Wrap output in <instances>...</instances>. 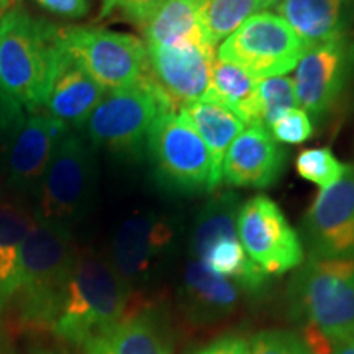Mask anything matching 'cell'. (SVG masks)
Instances as JSON below:
<instances>
[{"label":"cell","instance_id":"cell-34","mask_svg":"<svg viewBox=\"0 0 354 354\" xmlns=\"http://www.w3.org/2000/svg\"><path fill=\"white\" fill-rule=\"evenodd\" d=\"M190 354H250L248 339L238 335H223L214 342L203 344Z\"/></svg>","mask_w":354,"mask_h":354},{"label":"cell","instance_id":"cell-15","mask_svg":"<svg viewBox=\"0 0 354 354\" xmlns=\"http://www.w3.org/2000/svg\"><path fill=\"white\" fill-rule=\"evenodd\" d=\"M146 53L149 76L174 104L176 110L189 102L207 99L215 59L214 46H146Z\"/></svg>","mask_w":354,"mask_h":354},{"label":"cell","instance_id":"cell-26","mask_svg":"<svg viewBox=\"0 0 354 354\" xmlns=\"http://www.w3.org/2000/svg\"><path fill=\"white\" fill-rule=\"evenodd\" d=\"M261 8V0H205L203 26L209 41L216 46Z\"/></svg>","mask_w":354,"mask_h":354},{"label":"cell","instance_id":"cell-6","mask_svg":"<svg viewBox=\"0 0 354 354\" xmlns=\"http://www.w3.org/2000/svg\"><path fill=\"white\" fill-rule=\"evenodd\" d=\"M167 110L177 112L148 73L130 87L107 92L82 127L84 136L94 148L136 159L145 153L153 122Z\"/></svg>","mask_w":354,"mask_h":354},{"label":"cell","instance_id":"cell-19","mask_svg":"<svg viewBox=\"0 0 354 354\" xmlns=\"http://www.w3.org/2000/svg\"><path fill=\"white\" fill-rule=\"evenodd\" d=\"M243 295L245 292L230 279L189 256L180 276L179 300L190 320L212 323L227 318L240 307Z\"/></svg>","mask_w":354,"mask_h":354},{"label":"cell","instance_id":"cell-28","mask_svg":"<svg viewBox=\"0 0 354 354\" xmlns=\"http://www.w3.org/2000/svg\"><path fill=\"white\" fill-rule=\"evenodd\" d=\"M258 105L261 125L269 128L282 115L299 107L292 77L276 76L258 79Z\"/></svg>","mask_w":354,"mask_h":354},{"label":"cell","instance_id":"cell-14","mask_svg":"<svg viewBox=\"0 0 354 354\" xmlns=\"http://www.w3.org/2000/svg\"><path fill=\"white\" fill-rule=\"evenodd\" d=\"M302 243L315 258H354V166L322 189L302 218Z\"/></svg>","mask_w":354,"mask_h":354},{"label":"cell","instance_id":"cell-25","mask_svg":"<svg viewBox=\"0 0 354 354\" xmlns=\"http://www.w3.org/2000/svg\"><path fill=\"white\" fill-rule=\"evenodd\" d=\"M209 102L228 109L246 127L261 125L258 105V79L238 66L216 57L212 63Z\"/></svg>","mask_w":354,"mask_h":354},{"label":"cell","instance_id":"cell-1","mask_svg":"<svg viewBox=\"0 0 354 354\" xmlns=\"http://www.w3.org/2000/svg\"><path fill=\"white\" fill-rule=\"evenodd\" d=\"M289 305L310 349L353 336L354 258H305L290 279Z\"/></svg>","mask_w":354,"mask_h":354},{"label":"cell","instance_id":"cell-10","mask_svg":"<svg viewBox=\"0 0 354 354\" xmlns=\"http://www.w3.org/2000/svg\"><path fill=\"white\" fill-rule=\"evenodd\" d=\"M61 44L107 92L127 88L148 74L143 39L97 26H59Z\"/></svg>","mask_w":354,"mask_h":354},{"label":"cell","instance_id":"cell-29","mask_svg":"<svg viewBox=\"0 0 354 354\" xmlns=\"http://www.w3.org/2000/svg\"><path fill=\"white\" fill-rule=\"evenodd\" d=\"M250 354H312L300 335L287 330H263L248 339Z\"/></svg>","mask_w":354,"mask_h":354},{"label":"cell","instance_id":"cell-5","mask_svg":"<svg viewBox=\"0 0 354 354\" xmlns=\"http://www.w3.org/2000/svg\"><path fill=\"white\" fill-rule=\"evenodd\" d=\"M240 205L233 190L215 192L203 203L190 228L189 256L230 279L246 295H261L268 290L269 276L243 250L236 232Z\"/></svg>","mask_w":354,"mask_h":354},{"label":"cell","instance_id":"cell-23","mask_svg":"<svg viewBox=\"0 0 354 354\" xmlns=\"http://www.w3.org/2000/svg\"><path fill=\"white\" fill-rule=\"evenodd\" d=\"M203 2L166 0L140 28L146 46H214L203 26Z\"/></svg>","mask_w":354,"mask_h":354},{"label":"cell","instance_id":"cell-32","mask_svg":"<svg viewBox=\"0 0 354 354\" xmlns=\"http://www.w3.org/2000/svg\"><path fill=\"white\" fill-rule=\"evenodd\" d=\"M269 131L279 145H300L312 138L315 127H313L312 117L305 110L297 107L289 110L277 122H274Z\"/></svg>","mask_w":354,"mask_h":354},{"label":"cell","instance_id":"cell-7","mask_svg":"<svg viewBox=\"0 0 354 354\" xmlns=\"http://www.w3.org/2000/svg\"><path fill=\"white\" fill-rule=\"evenodd\" d=\"M183 238L179 216L156 210L133 214L118 225L113 234L110 264L133 294L167 271Z\"/></svg>","mask_w":354,"mask_h":354},{"label":"cell","instance_id":"cell-17","mask_svg":"<svg viewBox=\"0 0 354 354\" xmlns=\"http://www.w3.org/2000/svg\"><path fill=\"white\" fill-rule=\"evenodd\" d=\"M71 128L46 113L26 117L7 159V184L19 194L37 192L53 153Z\"/></svg>","mask_w":354,"mask_h":354},{"label":"cell","instance_id":"cell-36","mask_svg":"<svg viewBox=\"0 0 354 354\" xmlns=\"http://www.w3.org/2000/svg\"><path fill=\"white\" fill-rule=\"evenodd\" d=\"M17 2H19V0H0V20H2V17L6 15L12 7L17 6Z\"/></svg>","mask_w":354,"mask_h":354},{"label":"cell","instance_id":"cell-9","mask_svg":"<svg viewBox=\"0 0 354 354\" xmlns=\"http://www.w3.org/2000/svg\"><path fill=\"white\" fill-rule=\"evenodd\" d=\"M94 189V146L79 131L68 130L57 143L39 183L35 216L69 228L88 210Z\"/></svg>","mask_w":354,"mask_h":354},{"label":"cell","instance_id":"cell-33","mask_svg":"<svg viewBox=\"0 0 354 354\" xmlns=\"http://www.w3.org/2000/svg\"><path fill=\"white\" fill-rule=\"evenodd\" d=\"M35 2L61 19H82L91 10L92 0H35Z\"/></svg>","mask_w":354,"mask_h":354},{"label":"cell","instance_id":"cell-13","mask_svg":"<svg viewBox=\"0 0 354 354\" xmlns=\"http://www.w3.org/2000/svg\"><path fill=\"white\" fill-rule=\"evenodd\" d=\"M354 74V43L349 38L315 44L295 66L294 87L299 107L315 120L333 112Z\"/></svg>","mask_w":354,"mask_h":354},{"label":"cell","instance_id":"cell-20","mask_svg":"<svg viewBox=\"0 0 354 354\" xmlns=\"http://www.w3.org/2000/svg\"><path fill=\"white\" fill-rule=\"evenodd\" d=\"M86 354H172V336L162 313L145 305L92 339Z\"/></svg>","mask_w":354,"mask_h":354},{"label":"cell","instance_id":"cell-30","mask_svg":"<svg viewBox=\"0 0 354 354\" xmlns=\"http://www.w3.org/2000/svg\"><path fill=\"white\" fill-rule=\"evenodd\" d=\"M26 120L25 109L0 91V174L6 172L8 153Z\"/></svg>","mask_w":354,"mask_h":354},{"label":"cell","instance_id":"cell-35","mask_svg":"<svg viewBox=\"0 0 354 354\" xmlns=\"http://www.w3.org/2000/svg\"><path fill=\"white\" fill-rule=\"evenodd\" d=\"M312 354H354V335L339 342L322 344L315 349H310Z\"/></svg>","mask_w":354,"mask_h":354},{"label":"cell","instance_id":"cell-3","mask_svg":"<svg viewBox=\"0 0 354 354\" xmlns=\"http://www.w3.org/2000/svg\"><path fill=\"white\" fill-rule=\"evenodd\" d=\"M131 295L110 261L77 251L53 330L64 342L86 348L122 320Z\"/></svg>","mask_w":354,"mask_h":354},{"label":"cell","instance_id":"cell-27","mask_svg":"<svg viewBox=\"0 0 354 354\" xmlns=\"http://www.w3.org/2000/svg\"><path fill=\"white\" fill-rule=\"evenodd\" d=\"M353 165L343 162L342 159L326 146L304 149L295 158V171L310 184L326 189L338 183L351 169Z\"/></svg>","mask_w":354,"mask_h":354},{"label":"cell","instance_id":"cell-24","mask_svg":"<svg viewBox=\"0 0 354 354\" xmlns=\"http://www.w3.org/2000/svg\"><path fill=\"white\" fill-rule=\"evenodd\" d=\"M33 218L19 202L0 196V313L19 287L21 245Z\"/></svg>","mask_w":354,"mask_h":354},{"label":"cell","instance_id":"cell-31","mask_svg":"<svg viewBox=\"0 0 354 354\" xmlns=\"http://www.w3.org/2000/svg\"><path fill=\"white\" fill-rule=\"evenodd\" d=\"M166 0H102L97 20L122 19L138 28Z\"/></svg>","mask_w":354,"mask_h":354},{"label":"cell","instance_id":"cell-21","mask_svg":"<svg viewBox=\"0 0 354 354\" xmlns=\"http://www.w3.org/2000/svg\"><path fill=\"white\" fill-rule=\"evenodd\" d=\"M276 10L310 48L348 38L354 0H281Z\"/></svg>","mask_w":354,"mask_h":354},{"label":"cell","instance_id":"cell-8","mask_svg":"<svg viewBox=\"0 0 354 354\" xmlns=\"http://www.w3.org/2000/svg\"><path fill=\"white\" fill-rule=\"evenodd\" d=\"M145 153L165 192L179 197L214 194L209 149L174 110L162 112L153 122Z\"/></svg>","mask_w":354,"mask_h":354},{"label":"cell","instance_id":"cell-18","mask_svg":"<svg viewBox=\"0 0 354 354\" xmlns=\"http://www.w3.org/2000/svg\"><path fill=\"white\" fill-rule=\"evenodd\" d=\"M107 91L63 46L43 107L71 130H82Z\"/></svg>","mask_w":354,"mask_h":354},{"label":"cell","instance_id":"cell-11","mask_svg":"<svg viewBox=\"0 0 354 354\" xmlns=\"http://www.w3.org/2000/svg\"><path fill=\"white\" fill-rule=\"evenodd\" d=\"M305 50L307 46L284 19L259 12L221 41L216 56L256 79H264L290 73Z\"/></svg>","mask_w":354,"mask_h":354},{"label":"cell","instance_id":"cell-37","mask_svg":"<svg viewBox=\"0 0 354 354\" xmlns=\"http://www.w3.org/2000/svg\"><path fill=\"white\" fill-rule=\"evenodd\" d=\"M279 2H281V0H261V3H263V8L276 7Z\"/></svg>","mask_w":354,"mask_h":354},{"label":"cell","instance_id":"cell-2","mask_svg":"<svg viewBox=\"0 0 354 354\" xmlns=\"http://www.w3.org/2000/svg\"><path fill=\"white\" fill-rule=\"evenodd\" d=\"M61 50L59 26L12 7L0 20V91L32 112L43 107Z\"/></svg>","mask_w":354,"mask_h":354},{"label":"cell","instance_id":"cell-22","mask_svg":"<svg viewBox=\"0 0 354 354\" xmlns=\"http://www.w3.org/2000/svg\"><path fill=\"white\" fill-rule=\"evenodd\" d=\"M179 117L197 133L209 149L212 159V189L214 192L221 184V167L230 146L246 125L228 109L215 102L197 100L180 105Z\"/></svg>","mask_w":354,"mask_h":354},{"label":"cell","instance_id":"cell-4","mask_svg":"<svg viewBox=\"0 0 354 354\" xmlns=\"http://www.w3.org/2000/svg\"><path fill=\"white\" fill-rule=\"evenodd\" d=\"M76 254L68 227L35 216L21 245L15 292L30 323L51 325L55 320Z\"/></svg>","mask_w":354,"mask_h":354},{"label":"cell","instance_id":"cell-12","mask_svg":"<svg viewBox=\"0 0 354 354\" xmlns=\"http://www.w3.org/2000/svg\"><path fill=\"white\" fill-rule=\"evenodd\" d=\"M236 232L243 250L269 277L295 271L304 263L302 238L281 207L264 194L241 202Z\"/></svg>","mask_w":354,"mask_h":354},{"label":"cell","instance_id":"cell-16","mask_svg":"<svg viewBox=\"0 0 354 354\" xmlns=\"http://www.w3.org/2000/svg\"><path fill=\"white\" fill-rule=\"evenodd\" d=\"M287 153L263 125L245 128L230 146L221 167V183L230 187L268 189L281 179Z\"/></svg>","mask_w":354,"mask_h":354}]
</instances>
